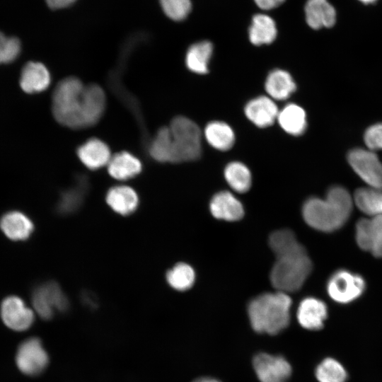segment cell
Returning <instances> with one entry per match:
<instances>
[{"label":"cell","instance_id":"6da1fadb","mask_svg":"<svg viewBox=\"0 0 382 382\" xmlns=\"http://www.w3.org/2000/svg\"><path fill=\"white\" fill-rule=\"evenodd\" d=\"M105 94L97 84L84 85L73 76L62 80L52 95V112L61 125L83 129L96 124L105 108Z\"/></svg>","mask_w":382,"mask_h":382},{"label":"cell","instance_id":"7a4b0ae2","mask_svg":"<svg viewBox=\"0 0 382 382\" xmlns=\"http://www.w3.org/2000/svg\"><path fill=\"white\" fill-rule=\"evenodd\" d=\"M269 244L277 257L270 273L272 286L284 293L298 291L312 270L305 248L288 229L272 233Z\"/></svg>","mask_w":382,"mask_h":382},{"label":"cell","instance_id":"3957f363","mask_svg":"<svg viewBox=\"0 0 382 382\" xmlns=\"http://www.w3.org/2000/svg\"><path fill=\"white\" fill-rule=\"evenodd\" d=\"M352 210V199L342 186L331 187L325 199L311 197L303 206V216L308 225L323 232L340 229Z\"/></svg>","mask_w":382,"mask_h":382},{"label":"cell","instance_id":"277c9868","mask_svg":"<svg viewBox=\"0 0 382 382\" xmlns=\"http://www.w3.org/2000/svg\"><path fill=\"white\" fill-rule=\"evenodd\" d=\"M291 300L286 293H265L253 299L248 307L253 330L260 333L276 335L290 321Z\"/></svg>","mask_w":382,"mask_h":382},{"label":"cell","instance_id":"5b68a950","mask_svg":"<svg viewBox=\"0 0 382 382\" xmlns=\"http://www.w3.org/2000/svg\"><path fill=\"white\" fill-rule=\"evenodd\" d=\"M170 136L171 163L195 161L202 152L201 130L190 119L174 117L168 126Z\"/></svg>","mask_w":382,"mask_h":382},{"label":"cell","instance_id":"8992f818","mask_svg":"<svg viewBox=\"0 0 382 382\" xmlns=\"http://www.w3.org/2000/svg\"><path fill=\"white\" fill-rule=\"evenodd\" d=\"M365 288V281L361 275L344 269L335 271L327 283L328 295L339 303L352 302L362 295Z\"/></svg>","mask_w":382,"mask_h":382},{"label":"cell","instance_id":"52a82bcc","mask_svg":"<svg viewBox=\"0 0 382 382\" xmlns=\"http://www.w3.org/2000/svg\"><path fill=\"white\" fill-rule=\"evenodd\" d=\"M32 303L37 314L43 320H50L56 313L65 312L69 301L56 282H50L37 287L32 295Z\"/></svg>","mask_w":382,"mask_h":382},{"label":"cell","instance_id":"ba28073f","mask_svg":"<svg viewBox=\"0 0 382 382\" xmlns=\"http://www.w3.org/2000/svg\"><path fill=\"white\" fill-rule=\"evenodd\" d=\"M16 364L25 375L35 376L45 370L49 356L37 337H30L22 342L16 354Z\"/></svg>","mask_w":382,"mask_h":382},{"label":"cell","instance_id":"9c48e42d","mask_svg":"<svg viewBox=\"0 0 382 382\" xmlns=\"http://www.w3.org/2000/svg\"><path fill=\"white\" fill-rule=\"evenodd\" d=\"M347 160L354 172L369 187L382 190V163L374 151L354 149L349 151Z\"/></svg>","mask_w":382,"mask_h":382},{"label":"cell","instance_id":"30bf717a","mask_svg":"<svg viewBox=\"0 0 382 382\" xmlns=\"http://www.w3.org/2000/svg\"><path fill=\"white\" fill-rule=\"evenodd\" d=\"M255 372L260 382H287L291 367L282 356L260 353L253 360Z\"/></svg>","mask_w":382,"mask_h":382},{"label":"cell","instance_id":"8fae6325","mask_svg":"<svg viewBox=\"0 0 382 382\" xmlns=\"http://www.w3.org/2000/svg\"><path fill=\"white\" fill-rule=\"evenodd\" d=\"M0 314L4 323L11 330L24 331L33 324L34 312L18 296H10L1 304Z\"/></svg>","mask_w":382,"mask_h":382},{"label":"cell","instance_id":"7c38bea8","mask_svg":"<svg viewBox=\"0 0 382 382\" xmlns=\"http://www.w3.org/2000/svg\"><path fill=\"white\" fill-rule=\"evenodd\" d=\"M355 234L361 249L376 257H382V215L359 219L356 224Z\"/></svg>","mask_w":382,"mask_h":382},{"label":"cell","instance_id":"4fadbf2b","mask_svg":"<svg viewBox=\"0 0 382 382\" xmlns=\"http://www.w3.org/2000/svg\"><path fill=\"white\" fill-rule=\"evenodd\" d=\"M244 111L248 119L261 128L272 125L277 120L279 113L274 100L265 96L250 100L246 104Z\"/></svg>","mask_w":382,"mask_h":382},{"label":"cell","instance_id":"5bb4252c","mask_svg":"<svg viewBox=\"0 0 382 382\" xmlns=\"http://www.w3.org/2000/svg\"><path fill=\"white\" fill-rule=\"evenodd\" d=\"M327 316L328 308L325 303L314 297L303 299L297 311V318L299 324L303 328L311 330L321 329Z\"/></svg>","mask_w":382,"mask_h":382},{"label":"cell","instance_id":"9a60e30c","mask_svg":"<svg viewBox=\"0 0 382 382\" xmlns=\"http://www.w3.org/2000/svg\"><path fill=\"white\" fill-rule=\"evenodd\" d=\"M80 161L91 170L107 166L112 157L108 145L99 139L92 138L77 149Z\"/></svg>","mask_w":382,"mask_h":382},{"label":"cell","instance_id":"2e32d148","mask_svg":"<svg viewBox=\"0 0 382 382\" xmlns=\"http://www.w3.org/2000/svg\"><path fill=\"white\" fill-rule=\"evenodd\" d=\"M209 207L212 214L219 219L237 221L244 214L242 204L227 191L216 194L212 197Z\"/></svg>","mask_w":382,"mask_h":382},{"label":"cell","instance_id":"e0dca14e","mask_svg":"<svg viewBox=\"0 0 382 382\" xmlns=\"http://www.w3.org/2000/svg\"><path fill=\"white\" fill-rule=\"evenodd\" d=\"M305 13L306 21L313 29L330 28L336 21L335 10L327 0H308Z\"/></svg>","mask_w":382,"mask_h":382},{"label":"cell","instance_id":"ac0fdd59","mask_svg":"<svg viewBox=\"0 0 382 382\" xmlns=\"http://www.w3.org/2000/svg\"><path fill=\"white\" fill-rule=\"evenodd\" d=\"M0 228L11 240L27 239L33 231L32 221L23 213L18 211L5 214L0 220Z\"/></svg>","mask_w":382,"mask_h":382},{"label":"cell","instance_id":"d6986e66","mask_svg":"<svg viewBox=\"0 0 382 382\" xmlns=\"http://www.w3.org/2000/svg\"><path fill=\"white\" fill-rule=\"evenodd\" d=\"M50 83V75L45 65L30 62L24 66L21 74L20 84L25 92H41L45 90Z\"/></svg>","mask_w":382,"mask_h":382},{"label":"cell","instance_id":"ffe728a7","mask_svg":"<svg viewBox=\"0 0 382 382\" xmlns=\"http://www.w3.org/2000/svg\"><path fill=\"white\" fill-rule=\"evenodd\" d=\"M106 202L113 211L125 216L136 210L139 204V197L133 188L118 185L108 190Z\"/></svg>","mask_w":382,"mask_h":382},{"label":"cell","instance_id":"44dd1931","mask_svg":"<svg viewBox=\"0 0 382 382\" xmlns=\"http://www.w3.org/2000/svg\"><path fill=\"white\" fill-rule=\"evenodd\" d=\"M108 166L109 174L115 179L125 180L139 174L141 170L140 161L127 151L112 156Z\"/></svg>","mask_w":382,"mask_h":382},{"label":"cell","instance_id":"7402d4cb","mask_svg":"<svg viewBox=\"0 0 382 382\" xmlns=\"http://www.w3.org/2000/svg\"><path fill=\"white\" fill-rule=\"evenodd\" d=\"M265 87L270 97L277 100L287 99L296 88L292 76L282 69L272 71L266 79Z\"/></svg>","mask_w":382,"mask_h":382},{"label":"cell","instance_id":"603a6c76","mask_svg":"<svg viewBox=\"0 0 382 382\" xmlns=\"http://www.w3.org/2000/svg\"><path fill=\"white\" fill-rule=\"evenodd\" d=\"M277 120L286 133L293 136L303 134L307 127L304 110L294 103L287 104L279 110Z\"/></svg>","mask_w":382,"mask_h":382},{"label":"cell","instance_id":"cb8c5ba5","mask_svg":"<svg viewBox=\"0 0 382 382\" xmlns=\"http://www.w3.org/2000/svg\"><path fill=\"white\" fill-rule=\"evenodd\" d=\"M204 135L209 144L219 151L229 150L235 142L233 130L221 121L208 123L204 128Z\"/></svg>","mask_w":382,"mask_h":382},{"label":"cell","instance_id":"d4e9b609","mask_svg":"<svg viewBox=\"0 0 382 382\" xmlns=\"http://www.w3.org/2000/svg\"><path fill=\"white\" fill-rule=\"evenodd\" d=\"M277 36L275 23L272 18L264 14L253 16L249 28V39L255 45L272 43Z\"/></svg>","mask_w":382,"mask_h":382},{"label":"cell","instance_id":"484cf974","mask_svg":"<svg viewBox=\"0 0 382 382\" xmlns=\"http://www.w3.org/2000/svg\"><path fill=\"white\" fill-rule=\"evenodd\" d=\"M212 51V44L209 41H202L191 45L185 57L187 68L196 74H207Z\"/></svg>","mask_w":382,"mask_h":382},{"label":"cell","instance_id":"4316f807","mask_svg":"<svg viewBox=\"0 0 382 382\" xmlns=\"http://www.w3.org/2000/svg\"><path fill=\"white\" fill-rule=\"evenodd\" d=\"M357 207L369 216L382 215V190L371 187L357 189L354 195Z\"/></svg>","mask_w":382,"mask_h":382},{"label":"cell","instance_id":"83f0119b","mask_svg":"<svg viewBox=\"0 0 382 382\" xmlns=\"http://www.w3.org/2000/svg\"><path fill=\"white\" fill-rule=\"evenodd\" d=\"M88 189V184L83 178L69 189L66 190L59 198L57 210L60 214H70L76 212L82 205Z\"/></svg>","mask_w":382,"mask_h":382},{"label":"cell","instance_id":"f1b7e54d","mask_svg":"<svg viewBox=\"0 0 382 382\" xmlns=\"http://www.w3.org/2000/svg\"><path fill=\"white\" fill-rule=\"evenodd\" d=\"M224 176L231 187L238 192H245L251 186L250 171L245 164L241 162L229 163L225 168Z\"/></svg>","mask_w":382,"mask_h":382},{"label":"cell","instance_id":"f546056e","mask_svg":"<svg viewBox=\"0 0 382 382\" xmlns=\"http://www.w3.org/2000/svg\"><path fill=\"white\" fill-rule=\"evenodd\" d=\"M166 279L168 284L173 289L178 291H185L193 285L195 273L191 266L180 262L168 271Z\"/></svg>","mask_w":382,"mask_h":382},{"label":"cell","instance_id":"4dcf8cb0","mask_svg":"<svg viewBox=\"0 0 382 382\" xmlns=\"http://www.w3.org/2000/svg\"><path fill=\"white\" fill-rule=\"evenodd\" d=\"M315 374L318 382H345L347 377L342 364L331 357L325 358L318 365Z\"/></svg>","mask_w":382,"mask_h":382},{"label":"cell","instance_id":"1f68e13d","mask_svg":"<svg viewBox=\"0 0 382 382\" xmlns=\"http://www.w3.org/2000/svg\"><path fill=\"white\" fill-rule=\"evenodd\" d=\"M150 156L156 161L171 163L170 136L168 127L160 128L149 145Z\"/></svg>","mask_w":382,"mask_h":382},{"label":"cell","instance_id":"d6a6232c","mask_svg":"<svg viewBox=\"0 0 382 382\" xmlns=\"http://www.w3.org/2000/svg\"><path fill=\"white\" fill-rule=\"evenodd\" d=\"M167 16L174 21L186 18L191 9L190 0H159Z\"/></svg>","mask_w":382,"mask_h":382},{"label":"cell","instance_id":"836d02e7","mask_svg":"<svg viewBox=\"0 0 382 382\" xmlns=\"http://www.w3.org/2000/svg\"><path fill=\"white\" fill-rule=\"evenodd\" d=\"M20 50L21 45L17 38L8 37L0 32V64L13 62Z\"/></svg>","mask_w":382,"mask_h":382},{"label":"cell","instance_id":"e575fe53","mask_svg":"<svg viewBox=\"0 0 382 382\" xmlns=\"http://www.w3.org/2000/svg\"><path fill=\"white\" fill-rule=\"evenodd\" d=\"M364 140L368 149L382 150V123L370 126L364 133Z\"/></svg>","mask_w":382,"mask_h":382},{"label":"cell","instance_id":"d590c367","mask_svg":"<svg viewBox=\"0 0 382 382\" xmlns=\"http://www.w3.org/2000/svg\"><path fill=\"white\" fill-rule=\"evenodd\" d=\"M257 6L264 10H270L274 8L282 3L284 0H254Z\"/></svg>","mask_w":382,"mask_h":382},{"label":"cell","instance_id":"8d00e7d4","mask_svg":"<svg viewBox=\"0 0 382 382\" xmlns=\"http://www.w3.org/2000/svg\"><path fill=\"white\" fill-rule=\"evenodd\" d=\"M76 0H46L47 5L53 9L66 7L73 4Z\"/></svg>","mask_w":382,"mask_h":382},{"label":"cell","instance_id":"74e56055","mask_svg":"<svg viewBox=\"0 0 382 382\" xmlns=\"http://www.w3.org/2000/svg\"><path fill=\"white\" fill-rule=\"evenodd\" d=\"M193 382H220L216 379L209 378V377H203V378H199L194 381Z\"/></svg>","mask_w":382,"mask_h":382},{"label":"cell","instance_id":"f35d334b","mask_svg":"<svg viewBox=\"0 0 382 382\" xmlns=\"http://www.w3.org/2000/svg\"><path fill=\"white\" fill-rule=\"evenodd\" d=\"M361 2L364 4H371L375 2L376 0H359Z\"/></svg>","mask_w":382,"mask_h":382}]
</instances>
